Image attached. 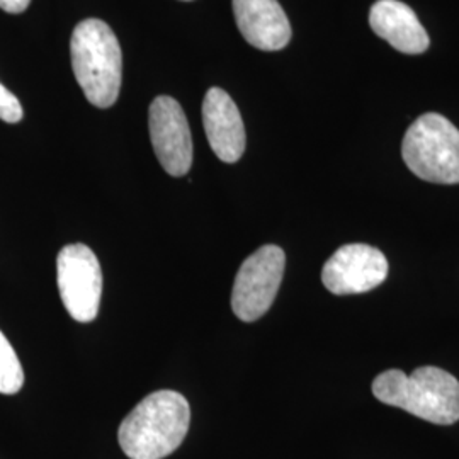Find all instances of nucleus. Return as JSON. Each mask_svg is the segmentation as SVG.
I'll list each match as a JSON object with an SVG mask.
<instances>
[{
    "instance_id": "f257e3e1",
    "label": "nucleus",
    "mask_w": 459,
    "mask_h": 459,
    "mask_svg": "<svg viewBox=\"0 0 459 459\" xmlns=\"http://www.w3.org/2000/svg\"><path fill=\"white\" fill-rule=\"evenodd\" d=\"M189 402L178 392L160 390L148 394L121 422L117 439L130 459H164L187 436Z\"/></svg>"
},
{
    "instance_id": "20e7f679",
    "label": "nucleus",
    "mask_w": 459,
    "mask_h": 459,
    "mask_svg": "<svg viewBox=\"0 0 459 459\" xmlns=\"http://www.w3.org/2000/svg\"><path fill=\"white\" fill-rule=\"evenodd\" d=\"M402 157L422 181L459 184V130L443 115L427 113L403 136Z\"/></svg>"
},
{
    "instance_id": "0eeeda50",
    "label": "nucleus",
    "mask_w": 459,
    "mask_h": 459,
    "mask_svg": "<svg viewBox=\"0 0 459 459\" xmlns=\"http://www.w3.org/2000/svg\"><path fill=\"white\" fill-rule=\"evenodd\" d=\"M150 138L165 172L182 178L193 165V136L181 104L169 96L153 99L148 111Z\"/></svg>"
},
{
    "instance_id": "2eb2a0df",
    "label": "nucleus",
    "mask_w": 459,
    "mask_h": 459,
    "mask_svg": "<svg viewBox=\"0 0 459 459\" xmlns=\"http://www.w3.org/2000/svg\"><path fill=\"white\" fill-rule=\"evenodd\" d=\"M186 2H189V0H186Z\"/></svg>"
},
{
    "instance_id": "6e6552de",
    "label": "nucleus",
    "mask_w": 459,
    "mask_h": 459,
    "mask_svg": "<svg viewBox=\"0 0 459 459\" xmlns=\"http://www.w3.org/2000/svg\"><path fill=\"white\" fill-rule=\"evenodd\" d=\"M388 276V261L377 247L366 244L342 246L330 259L322 281L333 295H361L385 282Z\"/></svg>"
},
{
    "instance_id": "f03ea898",
    "label": "nucleus",
    "mask_w": 459,
    "mask_h": 459,
    "mask_svg": "<svg viewBox=\"0 0 459 459\" xmlns=\"http://www.w3.org/2000/svg\"><path fill=\"white\" fill-rule=\"evenodd\" d=\"M373 394L379 402L437 426L459 420V381L434 366L417 368L411 375L388 369L375 379Z\"/></svg>"
},
{
    "instance_id": "f8f14e48",
    "label": "nucleus",
    "mask_w": 459,
    "mask_h": 459,
    "mask_svg": "<svg viewBox=\"0 0 459 459\" xmlns=\"http://www.w3.org/2000/svg\"><path fill=\"white\" fill-rule=\"evenodd\" d=\"M24 385L22 366L14 347L0 332V394H16Z\"/></svg>"
},
{
    "instance_id": "423d86ee",
    "label": "nucleus",
    "mask_w": 459,
    "mask_h": 459,
    "mask_svg": "<svg viewBox=\"0 0 459 459\" xmlns=\"http://www.w3.org/2000/svg\"><path fill=\"white\" fill-rule=\"evenodd\" d=\"M56 281L68 315L81 324L96 320L102 296V271L89 247L72 244L60 250Z\"/></svg>"
},
{
    "instance_id": "9b49d317",
    "label": "nucleus",
    "mask_w": 459,
    "mask_h": 459,
    "mask_svg": "<svg viewBox=\"0 0 459 459\" xmlns=\"http://www.w3.org/2000/svg\"><path fill=\"white\" fill-rule=\"evenodd\" d=\"M375 33L405 55H420L429 48V34L411 7L400 0H377L369 11Z\"/></svg>"
},
{
    "instance_id": "7ed1b4c3",
    "label": "nucleus",
    "mask_w": 459,
    "mask_h": 459,
    "mask_svg": "<svg viewBox=\"0 0 459 459\" xmlns=\"http://www.w3.org/2000/svg\"><path fill=\"white\" fill-rule=\"evenodd\" d=\"M72 68L85 99L108 109L119 98L123 55L113 30L100 19L79 22L70 39Z\"/></svg>"
},
{
    "instance_id": "1a4fd4ad",
    "label": "nucleus",
    "mask_w": 459,
    "mask_h": 459,
    "mask_svg": "<svg viewBox=\"0 0 459 459\" xmlns=\"http://www.w3.org/2000/svg\"><path fill=\"white\" fill-rule=\"evenodd\" d=\"M203 125L214 155L235 164L246 152V126L233 99L220 89L212 87L203 100Z\"/></svg>"
},
{
    "instance_id": "39448f33",
    "label": "nucleus",
    "mask_w": 459,
    "mask_h": 459,
    "mask_svg": "<svg viewBox=\"0 0 459 459\" xmlns=\"http://www.w3.org/2000/svg\"><path fill=\"white\" fill-rule=\"evenodd\" d=\"M286 255L278 246H264L247 257L237 273L231 308L242 322H255L269 312L284 276Z\"/></svg>"
},
{
    "instance_id": "9d476101",
    "label": "nucleus",
    "mask_w": 459,
    "mask_h": 459,
    "mask_svg": "<svg viewBox=\"0 0 459 459\" xmlns=\"http://www.w3.org/2000/svg\"><path fill=\"white\" fill-rule=\"evenodd\" d=\"M233 14L247 43L263 51H278L291 39V24L278 0H233Z\"/></svg>"
},
{
    "instance_id": "ddd939ff",
    "label": "nucleus",
    "mask_w": 459,
    "mask_h": 459,
    "mask_svg": "<svg viewBox=\"0 0 459 459\" xmlns=\"http://www.w3.org/2000/svg\"><path fill=\"white\" fill-rule=\"evenodd\" d=\"M22 106L19 99L0 83V119L5 123H19L22 119Z\"/></svg>"
},
{
    "instance_id": "4468645a",
    "label": "nucleus",
    "mask_w": 459,
    "mask_h": 459,
    "mask_svg": "<svg viewBox=\"0 0 459 459\" xmlns=\"http://www.w3.org/2000/svg\"><path fill=\"white\" fill-rule=\"evenodd\" d=\"M31 0H0V9L9 14H21L30 7Z\"/></svg>"
}]
</instances>
